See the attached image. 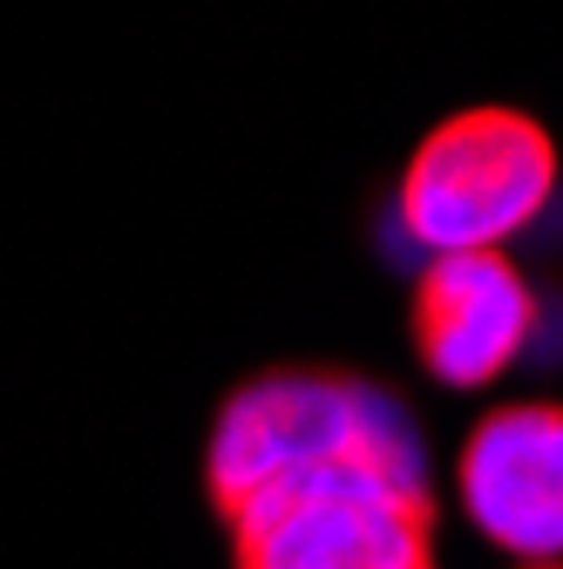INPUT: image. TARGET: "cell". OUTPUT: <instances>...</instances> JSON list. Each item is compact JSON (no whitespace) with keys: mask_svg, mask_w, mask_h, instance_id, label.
Wrapping results in <instances>:
<instances>
[{"mask_svg":"<svg viewBox=\"0 0 563 569\" xmlns=\"http://www.w3.org/2000/svg\"><path fill=\"white\" fill-rule=\"evenodd\" d=\"M556 190V142L523 109H462L421 136L401 170L394 210L407 238L435 258L503 251V238L530 231Z\"/></svg>","mask_w":563,"mask_h":569,"instance_id":"cell-3","label":"cell"},{"mask_svg":"<svg viewBox=\"0 0 563 569\" xmlns=\"http://www.w3.org/2000/svg\"><path fill=\"white\" fill-rule=\"evenodd\" d=\"M523 569H563V562H523Z\"/></svg>","mask_w":563,"mask_h":569,"instance_id":"cell-6","label":"cell"},{"mask_svg":"<svg viewBox=\"0 0 563 569\" xmlns=\"http://www.w3.org/2000/svg\"><path fill=\"white\" fill-rule=\"evenodd\" d=\"M536 292L503 251L428 258L414 284V352L442 387H496L530 346Z\"/></svg>","mask_w":563,"mask_h":569,"instance_id":"cell-5","label":"cell"},{"mask_svg":"<svg viewBox=\"0 0 563 569\" xmlns=\"http://www.w3.org/2000/svg\"><path fill=\"white\" fill-rule=\"evenodd\" d=\"M326 461H381L421 475V435L407 407L339 367H278L245 380L210 427V502L238 516L251 495Z\"/></svg>","mask_w":563,"mask_h":569,"instance_id":"cell-1","label":"cell"},{"mask_svg":"<svg viewBox=\"0 0 563 569\" xmlns=\"http://www.w3.org/2000/svg\"><path fill=\"white\" fill-rule=\"evenodd\" d=\"M225 522L238 569H435L428 475L381 461L286 475Z\"/></svg>","mask_w":563,"mask_h":569,"instance_id":"cell-2","label":"cell"},{"mask_svg":"<svg viewBox=\"0 0 563 569\" xmlns=\"http://www.w3.org/2000/svg\"><path fill=\"white\" fill-rule=\"evenodd\" d=\"M468 522L516 562H563V407H488L455 455Z\"/></svg>","mask_w":563,"mask_h":569,"instance_id":"cell-4","label":"cell"}]
</instances>
